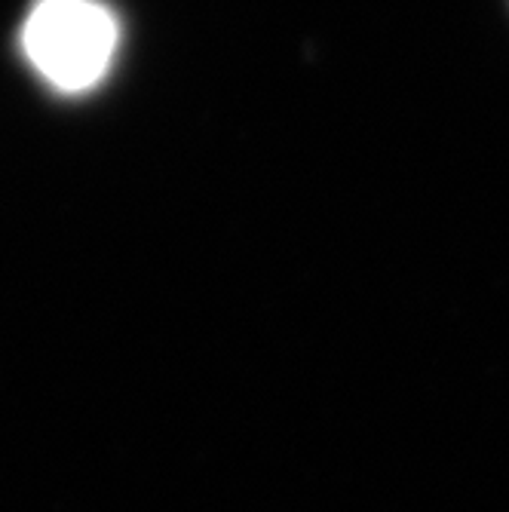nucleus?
Instances as JSON below:
<instances>
[{
	"mask_svg": "<svg viewBox=\"0 0 509 512\" xmlns=\"http://www.w3.org/2000/svg\"><path fill=\"white\" fill-rule=\"evenodd\" d=\"M117 19L99 0H37L22 28L28 62L56 89L96 86L117 53Z\"/></svg>",
	"mask_w": 509,
	"mask_h": 512,
	"instance_id": "1",
	"label": "nucleus"
}]
</instances>
